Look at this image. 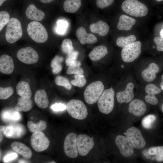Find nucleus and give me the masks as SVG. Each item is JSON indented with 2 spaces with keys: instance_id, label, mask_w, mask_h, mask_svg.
<instances>
[{
  "instance_id": "2eb2a0df",
  "label": "nucleus",
  "mask_w": 163,
  "mask_h": 163,
  "mask_svg": "<svg viewBox=\"0 0 163 163\" xmlns=\"http://www.w3.org/2000/svg\"><path fill=\"white\" fill-rule=\"evenodd\" d=\"M134 86L133 83L129 82L124 90L117 92L116 94L117 101L120 103H128L131 101L134 96L133 92Z\"/></svg>"
},
{
  "instance_id": "39448f33",
  "label": "nucleus",
  "mask_w": 163,
  "mask_h": 163,
  "mask_svg": "<svg viewBox=\"0 0 163 163\" xmlns=\"http://www.w3.org/2000/svg\"><path fill=\"white\" fill-rule=\"evenodd\" d=\"M22 30L21 22L17 18L10 19L7 24L5 37L7 41L13 43L18 40L22 36Z\"/></svg>"
},
{
  "instance_id": "a211bd4d",
  "label": "nucleus",
  "mask_w": 163,
  "mask_h": 163,
  "mask_svg": "<svg viewBox=\"0 0 163 163\" xmlns=\"http://www.w3.org/2000/svg\"><path fill=\"white\" fill-rule=\"evenodd\" d=\"M14 68L12 58L10 56L4 54L0 57V71L4 74H9L13 71Z\"/></svg>"
},
{
  "instance_id": "393cba45",
  "label": "nucleus",
  "mask_w": 163,
  "mask_h": 163,
  "mask_svg": "<svg viewBox=\"0 0 163 163\" xmlns=\"http://www.w3.org/2000/svg\"><path fill=\"white\" fill-rule=\"evenodd\" d=\"M34 100L37 105L43 109L46 108L49 104V101L46 91L43 89L37 91L35 93Z\"/></svg>"
},
{
  "instance_id": "79ce46f5",
  "label": "nucleus",
  "mask_w": 163,
  "mask_h": 163,
  "mask_svg": "<svg viewBox=\"0 0 163 163\" xmlns=\"http://www.w3.org/2000/svg\"><path fill=\"white\" fill-rule=\"evenodd\" d=\"M114 1V0H96V5L98 8L103 9L110 5Z\"/></svg>"
},
{
  "instance_id": "20e7f679",
  "label": "nucleus",
  "mask_w": 163,
  "mask_h": 163,
  "mask_svg": "<svg viewBox=\"0 0 163 163\" xmlns=\"http://www.w3.org/2000/svg\"><path fill=\"white\" fill-rule=\"evenodd\" d=\"M104 89L102 82L97 81L92 82L85 88L84 93L85 101L88 104H93L97 102Z\"/></svg>"
},
{
  "instance_id": "58836bf2",
  "label": "nucleus",
  "mask_w": 163,
  "mask_h": 163,
  "mask_svg": "<svg viewBox=\"0 0 163 163\" xmlns=\"http://www.w3.org/2000/svg\"><path fill=\"white\" fill-rule=\"evenodd\" d=\"M155 119L156 117L154 115H149L147 116L142 120V125L145 129H149Z\"/></svg>"
},
{
  "instance_id": "f257e3e1",
  "label": "nucleus",
  "mask_w": 163,
  "mask_h": 163,
  "mask_svg": "<svg viewBox=\"0 0 163 163\" xmlns=\"http://www.w3.org/2000/svg\"><path fill=\"white\" fill-rule=\"evenodd\" d=\"M121 8L127 14L136 17H142L148 13L147 6L137 0H125L121 5Z\"/></svg>"
},
{
  "instance_id": "f3484780",
  "label": "nucleus",
  "mask_w": 163,
  "mask_h": 163,
  "mask_svg": "<svg viewBox=\"0 0 163 163\" xmlns=\"http://www.w3.org/2000/svg\"><path fill=\"white\" fill-rule=\"evenodd\" d=\"M76 35L80 42L83 44H92L96 43L97 41L96 37L91 33H87L85 28L82 27L77 30Z\"/></svg>"
},
{
  "instance_id": "4468645a",
  "label": "nucleus",
  "mask_w": 163,
  "mask_h": 163,
  "mask_svg": "<svg viewBox=\"0 0 163 163\" xmlns=\"http://www.w3.org/2000/svg\"><path fill=\"white\" fill-rule=\"evenodd\" d=\"M25 130L22 125L14 124L5 126L3 131V135L9 138H19L25 133Z\"/></svg>"
},
{
  "instance_id": "b1692460",
  "label": "nucleus",
  "mask_w": 163,
  "mask_h": 163,
  "mask_svg": "<svg viewBox=\"0 0 163 163\" xmlns=\"http://www.w3.org/2000/svg\"><path fill=\"white\" fill-rule=\"evenodd\" d=\"M16 90L17 94L23 98L29 99L31 97V91L29 85L26 82H19L16 85Z\"/></svg>"
},
{
  "instance_id": "7ed1b4c3",
  "label": "nucleus",
  "mask_w": 163,
  "mask_h": 163,
  "mask_svg": "<svg viewBox=\"0 0 163 163\" xmlns=\"http://www.w3.org/2000/svg\"><path fill=\"white\" fill-rule=\"evenodd\" d=\"M114 95L112 87L104 91L97 101L98 107L100 112L107 114L112 112L114 105Z\"/></svg>"
},
{
  "instance_id": "bf43d9fd",
  "label": "nucleus",
  "mask_w": 163,
  "mask_h": 163,
  "mask_svg": "<svg viewBox=\"0 0 163 163\" xmlns=\"http://www.w3.org/2000/svg\"><path fill=\"white\" fill-rule=\"evenodd\" d=\"M162 110H163V107H162Z\"/></svg>"
},
{
  "instance_id": "ea45409f",
  "label": "nucleus",
  "mask_w": 163,
  "mask_h": 163,
  "mask_svg": "<svg viewBox=\"0 0 163 163\" xmlns=\"http://www.w3.org/2000/svg\"><path fill=\"white\" fill-rule=\"evenodd\" d=\"M145 92L148 94L155 95L160 93L161 90L155 85L150 84L146 86L145 88Z\"/></svg>"
},
{
  "instance_id": "5fc2aeb1",
  "label": "nucleus",
  "mask_w": 163,
  "mask_h": 163,
  "mask_svg": "<svg viewBox=\"0 0 163 163\" xmlns=\"http://www.w3.org/2000/svg\"><path fill=\"white\" fill-rule=\"evenodd\" d=\"M161 81L160 84V86L161 89L163 90V74L161 76Z\"/></svg>"
},
{
  "instance_id": "13d9d810",
  "label": "nucleus",
  "mask_w": 163,
  "mask_h": 163,
  "mask_svg": "<svg viewBox=\"0 0 163 163\" xmlns=\"http://www.w3.org/2000/svg\"><path fill=\"white\" fill-rule=\"evenodd\" d=\"M156 0L157 2H160V1H161L162 0L163 2V0Z\"/></svg>"
},
{
  "instance_id": "473e14b6",
  "label": "nucleus",
  "mask_w": 163,
  "mask_h": 163,
  "mask_svg": "<svg viewBox=\"0 0 163 163\" xmlns=\"http://www.w3.org/2000/svg\"><path fill=\"white\" fill-rule=\"evenodd\" d=\"M149 154L155 155V159L158 161H163V147L157 146L152 147L149 150Z\"/></svg>"
},
{
  "instance_id": "a19ab883",
  "label": "nucleus",
  "mask_w": 163,
  "mask_h": 163,
  "mask_svg": "<svg viewBox=\"0 0 163 163\" xmlns=\"http://www.w3.org/2000/svg\"><path fill=\"white\" fill-rule=\"evenodd\" d=\"M66 72L68 75L83 74L84 73V71L80 66L69 65Z\"/></svg>"
},
{
  "instance_id": "4be33fe9",
  "label": "nucleus",
  "mask_w": 163,
  "mask_h": 163,
  "mask_svg": "<svg viewBox=\"0 0 163 163\" xmlns=\"http://www.w3.org/2000/svg\"><path fill=\"white\" fill-rule=\"evenodd\" d=\"M90 31L92 33H97L102 37L106 36L108 33L109 27L108 24L102 20L91 24L89 27Z\"/></svg>"
},
{
  "instance_id": "7c9ffc66",
  "label": "nucleus",
  "mask_w": 163,
  "mask_h": 163,
  "mask_svg": "<svg viewBox=\"0 0 163 163\" xmlns=\"http://www.w3.org/2000/svg\"><path fill=\"white\" fill-rule=\"evenodd\" d=\"M63 61L62 57L56 55L52 60L50 66L52 68V72L53 74H57L62 70V66L61 63Z\"/></svg>"
},
{
  "instance_id": "a18cd8bd",
  "label": "nucleus",
  "mask_w": 163,
  "mask_h": 163,
  "mask_svg": "<svg viewBox=\"0 0 163 163\" xmlns=\"http://www.w3.org/2000/svg\"><path fill=\"white\" fill-rule=\"evenodd\" d=\"M153 40L156 45L157 50L159 51H163V37H156Z\"/></svg>"
},
{
  "instance_id": "f704fd0d",
  "label": "nucleus",
  "mask_w": 163,
  "mask_h": 163,
  "mask_svg": "<svg viewBox=\"0 0 163 163\" xmlns=\"http://www.w3.org/2000/svg\"><path fill=\"white\" fill-rule=\"evenodd\" d=\"M61 49L63 52L67 55L74 51L71 40L68 38L63 40L61 44Z\"/></svg>"
},
{
  "instance_id": "2f4dec72",
  "label": "nucleus",
  "mask_w": 163,
  "mask_h": 163,
  "mask_svg": "<svg viewBox=\"0 0 163 163\" xmlns=\"http://www.w3.org/2000/svg\"><path fill=\"white\" fill-rule=\"evenodd\" d=\"M136 37L133 35L126 37H120L117 38L116 44L119 47L123 48L136 42Z\"/></svg>"
},
{
  "instance_id": "6e6552de",
  "label": "nucleus",
  "mask_w": 163,
  "mask_h": 163,
  "mask_svg": "<svg viewBox=\"0 0 163 163\" xmlns=\"http://www.w3.org/2000/svg\"><path fill=\"white\" fill-rule=\"evenodd\" d=\"M30 141L32 148L37 152L45 150L48 149L50 144L49 139L41 131L33 133Z\"/></svg>"
},
{
  "instance_id": "cd10ccee",
  "label": "nucleus",
  "mask_w": 163,
  "mask_h": 163,
  "mask_svg": "<svg viewBox=\"0 0 163 163\" xmlns=\"http://www.w3.org/2000/svg\"><path fill=\"white\" fill-rule=\"evenodd\" d=\"M81 0H66L63 3V8L68 13H74L79 8Z\"/></svg>"
},
{
  "instance_id": "603ef678",
  "label": "nucleus",
  "mask_w": 163,
  "mask_h": 163,
  "mask_svg": "<svg viewBox=\"0 0 163 163\" xmlns=\"http://www.w3.org/2000/svg\"><path fill=\"white\" fill-rule=\"evenodd\" d=\"M143 153L144 155L148 159L151 158V155L149 154L148 151L145 150L143 151Z\"/></svg>"
},
{
  "instance_id": "0eeeda50",
  "label": "nucleus",
  "mask_w": 163,
  "mask_h": 163,
  "mask_svg": "<svg viewBox=\"0 0 163 163\" xmlns=\"http://www.w3.org/2000/svg\"><path fill=\"white\" fill-rule=\"evenodd\" d=\"M142 43L136 41L123 47L121 52L122 60L126 62H131L136 59L141 52Z\"/></svg>"
},
{
  "instance_id": "1a4fd4ad",
  "label": "nucleus",
  "mask_w": 163,
  "mask_h": 163,
  "mask_svg": "<svg viewBox=\"0 0 163 163\" xmlns=\"http://www.w3.org/2000/svg\"><path fill=\"white\" fill-rule=\"evenodd\" d=\"M77 136L76 133H71L66 137L63 145V149L66 155L68 157L74 158L78 155L77 145Z\"/></svg>"
},
{
  "instance_id": "3c124183",
  "label": "nucleus",
  "mask_w": 163,
  "mask_h": 163,
  "mask_svg": "<svg viewBox=\"0 0 163 163\" xmlns=\"http://www.w3.org/2000/svg\"><path fill=\"white\" fill-rule=\"evenodd\" d=\"M5 126H0V142H1L3 139V131Z\"/></svg>"
},
{
  "instance_id": "bb28decb",
  "label": "nucleus",
  "mask_w": 163,
  "mask_h": 163,
  "mask_svg": "<svg viewBox=\"0 0 163 163\" xmlns=\"http://www.w3.org/2000/svg\"><path fill=\"white\" fill-rule=\"evenodd\" d=\"M33 107V102L30 99H25L21 97L18 99L15 108L18 112H27Z\"/></svg>"
},
{
  "instance_id": "aec40b11",
  "label": "nucleus",
  "mask_w": 163,
  "mask_h": 163,
  "mask_svg": "<svg viewBox=\"0 0 163 163\" xmlns=\"http://www.w3.org/2000/svg\"><path fill=\"white\" fill-rule=\"evenodd\" d=\"M159 67L156 64L152 63L142 72V77L145 82H151L155 79L156 74L159 72Z\"/></svg>"
},
{
  "instance_id": "c03bdc74",
  "label": "nucleus",
  "mask_w": 163,
  "mask_h": 163,
  "mask_svg": "<svg viewBox=\"0 0 163 163\" xmlns=\"http://www.w3.org/2000/svg\"><path fill=\"white\" fill-rule=\"evenodd\" d=\"M79 54V53L77 51H74L68 55L66 57L65 63L66 65L68 66L70 63L72 61L76 60Z\"/></svg>"
},
{
  "instance_id": "dca6fc26",
  "label": "nucleus",
  "mask_w": 163,
  "mask_h": 163,
  "mask_svg": "<svg viewBox=\"0 0 163 163\" xmlns=\"http://www.w3.org/2000/svg\"><path fill=\"white\" fill-rule=\"evenodd\" d=\"M146 109V106L142 101L136 99L133 100L129 104L128 111L135 116L139 117L145 113Z\"/></svg>"
},
{
  "instance_id": "e433bc0d",
  "label": "nucleus",
  "mask_w": 163,
  "mask_h": 163,
  "mask_svg": "<svg viewBox=\"0 0 163 163\" xmlns=\"http://www.w3.org/2000/svg\"><path fill=\"white\" fill-rule=\"evenodd\" d=\"M14 93L13 88L11 87H0V99L5 100L10 97Z\"/></svg>"
},
{
  "instance_id": "f8f14e48",
  "label": "nucleus",
  "mask_w": 163,
  "mask_h": 163,
  "mask_svg": "<svg viewBox=\"0 0 163 163\" xmlns=\"http://www.w3.org/2000/svg\"><path fill=\"white\" fill-rule=\"evenodd\" d=\"M115 142L123 155L125 157H129L132 155L134 147L127 137L118 135L115 138Z\"/></svg>"
},
{
  "instance_id": "c9c22d12",
  "label": "nucleus",
  "mask_w": 163,
  "mask_h": 163,
  "mask_svg": "<svg viewBox=\"0 0 163 163\" xmlns=\"http://www.w3.org/2000/svg\"><path fill=\"white\" fill-rule=\"evenodd\" d=\"M75 79L71 81V83L75 86L81 88L86 84V80L84 76L82 74H75Z\"/></svg>"
},
{
  "instance_id": "c756f323",
  "label": "nucleus",
  "mask_w": 163,
  "mask_h": 163,
  "mask_svg": "<svg viewBox=\"0 0 163 163\" xmlns=\"http://www.w3.org/2000/svg\"><path fill=\"white\" fill-rule=\"evenodd\" d=\"M27 126L30 131L34 133L45 129L47 126V124L46 122L43 120H40L36 123L29 121L27 123Z\"/></svg>"
},
{
  "instance_id": "8fccbe9b",
  "label": "nucleus",
  "mask_w": 163,
  "mask_h": 163,
  "mask_svg": "<svg viewBox=\"0 0 163 163\" xmlns=\"http://www.w3.org/2000/svg\"><path fill=\"white\" fill-rule=\"evenodd\" d=\"M82 64L78 60H75L71 61L69 65L74 66H80Z\"/></svg>"
},
{
  "instance_id": "de8ad7c7",
  "label": "nucleus",
  "mask_w": 163,
  "mask_h": 163,
  "mask_svg": "<svg viewBox=\"0 0 163 163\" xmlns=\"http://www.w3.org/2000/svg\"><path fill=\"white\" fill-rule=\"evenodd\" d=\"M52 109L54 111H63L66 109V106L61 103H56L51 106Z\"/></svg>"
},
{
  "instance_id": "5701e85b",
  "label": "nucleus",
  "mask_w": 163,
  "mask_h": 163,
  "mask_svg": "<svg viewBox=\"0 0 163 163\" xmlns=\"http://www.w3.org/2000/svg\"><path fill=\"white\" fill-rule=\"evenodd\" d=\"M136 20L132 18L125 14L119 17L117 28L120 30H129L136 23Z\"/></svg>"
},
{
  "instance_id": "37998d69",
  "label": "nucleus",
  "mask_w": 163,
  "mask_h": 163,
  "mask_svg": "<svg viewBox=\"0 0 163 163\" xmlns=\"http://www.w3.org/2000/svg\"><path fill=\"white\" fill-rule=\"evenodd\" d=\"M57 31L60 34H63L66 30L68 26L66 21L63 20H59L58 21Z\"/></svg>"
},
{
  "instance_id": "9d476101",
  "label": "nucleus",
  "mask_w": 163,
  "mask_h": 163,
  "mask_svg": "<svg viewBox=\"0 0 163 163\" xmlns=\"http://www.w3.org/2000/svg\"><path fill=\"white\" fill-rule=\"evenodd\" d=\"M17 56L21 62L26 64L36 63L39 59V56L37 52L30 47L20 49L17 53Z\"/></svg>"
},
{
  "instance_id": "6e6d98bb",
  "label": "nucleus",
  "mask_w": 163,
  "mask_h": 163,
  "mask_svg": "<svg viewBox=\"0 0 163 163\" xmlns=\"http://www.w3.org/2000/svg\"><path fill=\"white\" fill-rule=\"evenodd\" d=\"M7 0H0V6H1L3 3Z\"/></svg>"
},
{
  "instance_id": "49530a36",
  "label": "nucleus",
  "mask_w": 163,
  "mask_h": 163,
  "mask_svg": "<svg viewBox=\"0 0 163 163\" xmlns=\"http://www.w3.org/2000/svg\"><path fill=\"white\" fill-rule=\"evenodd\" d=\"M145 101L148 103L153 105L157 104L158 102L157 99L155 95L148 94L145 97Z\"/></svg>"
},
{
  "instance_id": "ddd939ff",
  "label": "nucleus",
  "mask_w": 163,
  "mask_h": 163,
  "mask_svg": "<svg viewBox=\"0 0 163 163\" xmlns=\"http://www.w3.org/2000/svg\"><path fill=\"white\" fill-rule=\"evenodd\" d=\"M126 135L135 149H141L145 146L146 142L141 132L137 128L135 127L129 128L126 131Z\"/></svg>"
},
{
  "instance_id": "72a5a7b5",
  "label": "nucleus",
  "mask_w": 163,
  "mask_h": 163,
  "mask_svg": "<svg viewBox=\"0 0 163 163\" xmlns=\"http://www.w3.org/2000/svg\"><path fill=\"white\" fill-rule=\"evenodd\" d=\"M55 82L56 85L63 86L68 90H70L72 88V86L69 80L64 77L60 75L56 76L55 78Z\"/></svg>"
},
{
  "instance_id": "4d7b16f0",
  "label": "nucleus",
  "mask_w": 163,
  "mask_h": 163,
  "mask_svg": "<svg viewBox=\"0 0 163 163\" xmlns=\"http://www.w3.org/2000/svg\"><path fill=\"white\" fill-rule=\"evenodd\" d=\"M160 35L161 37H163V29L161 30L160 32Z\"/></svg>"
},
{
  "instance_id": "423d86ee",
  "label": "nucleus",
  "mask_w": 163,
  "mask_h": 163,
  "mask_svg": "<svg viewBox=\"0 0 163 163\" xmlns=\"http://www.w3.org/2000/svg\"><path fill=\"white\" fill-rule=\"evenodd\" d=\"M66 109L69 114L75 119L83 120L88 116L86 106L82 101L79 100H70L67 104Z\"/></svg>"
},
{
  "instance_id": "09e8293b",
  "label": "nucleus",
  "mask_w": 163,
  "mask_h": 163,
  "mask_svg": "<svg viewBox=\"0 0 163 163\" xmlns=\"http://www.w3.org/2000/svg\"><path fill=\"white\" fill-rule=\"evenodd\" d=\"M17 154L15 153H12L5 156L3 160L5 162H7L15 159L17 157Z\"/></svg>"
},
{
  "instance_id": "f03ea898",
  "label": "nucleus",
  "mask_w": 163,
  "mask_h": 163,
  "mask_svg": "<svg viewBox=\"0 0 163 163\" xmlns=\"http://www.w3.org/2000/svg\"><path fill=\"white\" fill-rule=\"evenodd\" d=\"M27 31L30 37L36 42L43 43L48 39V34L46 29L37 21H32L28 24Z\"/></svg>"
},
{
  "instance_id": "864d4df0",
  "label": "nucleus",
  "mask_w": 163,
  "mask_h": 163,
  "mask_svg": "<svg viewBox=\"0 0 163 163\" xmlns=\"http://www.w3.org/2000/svg\"><path fill=\"white\" fill-rule=\"evenodd\" d=\"M40 2L42 3H50L54 0H40Z\"/></svg>"
},
{
  "instance_id": "c85d7f7f",
  "label": "nucleus",
  "mask_w": 163,
  "mask_h": 163,
  "mask_svg": "<svg viewBox=\"0 0 163 163\" xmlns=\"http://www.w3.org/2000/svg\"><path fill=\"white\" fill-rule=\"evenodd\" d=\"M17 111L8 110L3 112L1 117L2 120L5 122H16L19 120L21 116Z\"/></svg>"
},
{
  "instance_id": "a878e982",
  "label": "nucleus",
  "mask_w": 163,
  "mask_h": 163,
  "mask_svg": "<svg viewBox=\"0 0 163 163\" xmlns=\"http://www.w3.org/2000/svg\"><path fill=\"white\" fill-rule=\"evenodd\" d=\"M108 53L107 48L103 45L95 47L89 53L90 59L93 61L99 60L105 56Z\"/></svg>"
},
{
  "instance_id": "6ab92c4d",
  "label": "nucleus",
  "mask_w": 163,
  "mask_h": 163,
  "mask_svg": "<svg viewBox=\"0 0 163 163\" xmlns=\"http://www.w3.org/2000/svg\"><path fill=\"white\" fill-rule=\"evenodd\" d=\"M11 146L14 152L26 159H30L32 157V153L30 149L21 142H14L11 144Z\"/></svg>"
},
{
  "instance_id": "9b49d317",
  "label": "nucleus",
  "mask_w": 163,
  "mask_h": 163,
  "mask_svg": "<svg viewBox=\"0 0 163 163\" xmlns=\"http://www.w3.org/2000/svg\"><path fill=\"white\" fill-rule=\"evenodd\" d=\"M94 142L93 139L84 134L77 136V145L79 155L82 156L87 155L93 148Z\"/></svg>"
},
{
  "instance_id": "4c0bfd02",
  "label": "nucleus",
  "mask_w": 163,
  "mask_h": 163,
  "mask_svg": "<svg viewBox=\"0 0 163 163\" xmlns=\"http://www.w3.org/2000/svg\"><path fill=\"white\" fill-rule=\"evenodd\" d=\"M10 19V15L7 11H3L0 12V31L4 27L8 24Z\"/></svg>"
},
{
  "instance_id": "412c9836",
  "label": "nucleus",
  "mask_w": 163,
  "mask_h": 163,
  "mask_svg": "<svg viewBox=\"0 0 163 163\" xmlns=\"http://www.w3.org/2000/svg\"><path fill=\"white\" fill-rule=\"evenodd\" d=\"M25 14L29 19L36 21H41L44 18L45 14L41 10L37 9L34 4H30L25 11Z\"/></svg>"
}]
</instances>
